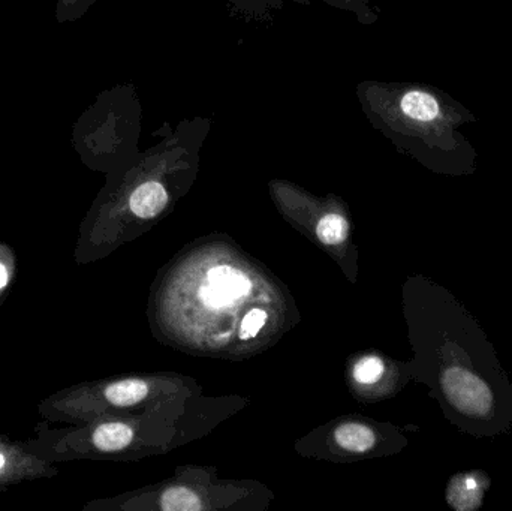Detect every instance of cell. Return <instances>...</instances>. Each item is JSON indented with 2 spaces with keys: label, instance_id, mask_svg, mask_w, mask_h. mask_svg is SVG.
Segmentation results:
<instances>
[{
  "label": "cell",
  "instance_id": "cell-11",
  "mask_svg": "<svg viewBox=\"0 0 512 511\" xmlns=\"http://www.w3.org/2000/svg\"><path fill=\"white\" fill-rule=\"evenodd\" d=\"M265 321H267V312L262 311V309H252L243 318L240 338L245 339V341L254 338L256 333L264 327Z\"/></svg>",
  "mask_w": 512,
  "mask_h": 511
},
{
  "label": "cell",
  "instance_id": "cell-7",
  "mask_svg": "<svg viewBox=\"0 0 512 511\" xmlns=\"http://www.w3.org/2000/svg\"><path fill=\"white\" fill-rule=\"evenodd\" d=\"M149 386L143 380H123L105 389V398L116 407H131L146 399Z\"/></svg>",
  "mask_w": 512,
  "mask_h": 511
},
{
  "label": "cell",
  "instance_id": "cell-13",
  "mask_svg": "<svg viewBox=\"0 0 512 511\" xmlns=\"http://www.w3.org/2000/svg\"><path fill=\"white\" fill-rule=\"evenodd\" d=\"M3 464H5V459H3V456L0 455V470H2Z\"/></svg>",
  "mask_w": 512,
  "mask_h": 511
},
{
  "label": "cell",
  "instance_id": "cell-4",
  "mask_svg": "<svg viewBox=\"0 0 512 511\" xmlns=\"http://www.w3.org/2000/svg\"><path fill=\"white\" fill-rule=\"evenodd\" d=\"M168 194L158 182H146L138 186L129 198L132 213L141 219H152L167 207Z\"/></svg>",
  "mask_w": 512,
  "mask_h": 511
},
{
  "label": "cell",
  "instance_id": "cell-8",
  "mask_svg": "<svg viewBox=\"0 0 512 511\" xmlns=\"http://www.w3.org/2000/svg\"><path fill=\"white\" fill-rule=\"evenodd\" d=\"M161 507L165 511H200L203 503L194 491L188 488H170L161 498Z\"/></svg>",
  "mask_w": 512,
  "mask_h": 511
},
{
  "label": "cell",
  "instance_id": "cell-12",
  "mask_svg": "<svg viewBox=\"0 0 512 511\" xmlns=\"http://www.w3.org/2000/svg\"><path fill=\"white\" fill-rule=\"evenodd\" d=\"M6 282H8V272H6L5 266L0 264V290L5 287Z\"/></svg>",
  "mask_w": 512,
  "mask_h": 511
},
{
  "label": "cell",
  "instance_id": "cell-9",
  "mask_svg": "<svg viewBox=\"0 0 512 511\" xmlns=\"http://www.w3.org/2000/svg\"><path fill=\"white\" fill-rule=\"evenodd\" d=\"M348 231V221L337 213H330L318 222L316 236L324 245L336 246L345 242Z\"/></svg>",
  "mask_w": 512,
  "mask_h": 511
},
{
  "label": "cell",
  "instance_id": "cell-2",
  "mask_svg": "<svg viewBox=\"0 0 512 511\" xmlns=\"http://www.w3.org/2000/svg\"><path fill=\"white\" fill-rule=\"evenodd\" d=\"M252 285L248 276L230 266H216L207 273V284L201 288V300L207 305L225 306L248 296Z\"/></svg>",
  "mask_w": 512,
  "mask_h": 511
},
{
  "label": "cell",
  "instance_id": "cell-5",
  "mask_svg": "<svg viewBox=\"0 0 512 511\" xmlns=\"http://www.w3.org/2000/svg\"><path fill=\"white\" fill-rule=\"evenodd\" d=\"M334 440L343 450L366 453L375 447L376 434L369 426L361 423H345L334 431Z\"/></svg>",
  "mask_w": 512,
  "mask_h": 511
},
{
  "label": "cell",
  "instance_id": "cell-10",
  "mask_svg": "<svg viewBox=\"0 0 512 511\" xmlns=\"http://www.w3.org/2000/svg\"><path fill=\"white\" fill-rule=\"evenodd\" d=\"M384 372V362L379 357L369 356L364 357L355 365L354 377L360 384H375L381 380Z\"/></svg>",
  "mask_w": 512,
  "mask_h": 511
},
{
  "label": "cell",
  "instance_id": "cell-3",
  "mask_svg": "<svg viewBox=\"0 0 512 511\" xmlns=\"http://www.w3.org/2000/svg\"><path fill=\"white\" fill-rule=\"evenodd\" d=\"M490 483L492 480L483 471L457 474L448 483V506L457 511L480 509L484 494L489 491Z\"/></svg>",
  "mask_w": 512,
  "mask_h": 511
},
{
  "label": "cell",
  "instance_id": "cell-6",
  "mask_svg": "<svg viewBox=\"0 0 512 511\" xmlns=\"http://www.w3.org/2000/svg\"><path fill=\"white\" fill-rule=\"evenodd\" d=\"M134 440V431L125 423H105L93 432V444L102 452H119Z\"/></svg>",
  "mask_w": 512,
  "mask_h": 511
},
{
  "label": "cell",
  "instance_id": "cell-1",
  "mask_svg": "<svg viewBox=\"0 0 512 511\" xmlns=\"http://www.w3.org/2000/svg\"><path fill=\"white\" fill-rule=\"evenodd\" d=\"M421 332L427 380L444 416L484 440L512 429V383L477 318L450 291L427 282Z\"/></svg>",
  "mask_w": 512,
  "mask_h": 511
}]
</instances>
